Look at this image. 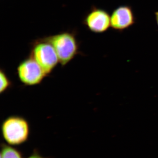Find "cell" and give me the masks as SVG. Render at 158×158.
Listing matches in <instances>:
<instances>
[{
	"label": "cell",
	"mask_w": 158,
	"mask_h": 158,
	"mask_svg": "<svg viewBox=\"0 0 158 158\" xmlns=\"http://www.w3.org/2000/svg\"><path fill=\"white\" fill-rule=\"evenodd\" d=\"M155 15L156 22L157 25L158 27V11L155 12Z\"/></svg>",
	"instance_id": "30bf717a"
},
{
	"label": "cell",
	"mask_w": 158,
	"mask_h": 158,
	"mask_svg": "<svg viewBox=\"0 0 158 158\" xmlns=\"http://www.w3.org/2000/svg\"><path fill=\"white\" fill-rule=\"evenodd\" d=\"M0 93L2 94L6 92V90L11 88L12 84L5 71L2 69L0 70Z\"/></svg>",
	"instance_id": "ba28073f"
},
{
	"label": "cell",
	"mask_w": 158,
	"mask_h": 158,
	"mask_svg": "<svg viewBox=\"0 0 158 158\" xmlns=\"http://www.w3.org/2000/svg\"><path fill=\"white\" fill-rule=\"evenodd\" d=\"M46 41L53 47L62 66L67 65L78 52L76 39L70 33H64L52 36Z\"/></svg>",
	"instance_id": "7a4b0ae2"
},
{
	"label": "cell",
	"mask_w": 158,
	"mask_h": 158,
	"mask_svg": "<svg viewBox=\"0 0 158 158\" xmlns=\"http://www.w3.org/2000/svg\"><path fill=\"white\" fill-rule=\"evenodd\" d=\"M111 27L115 31H122L135 24L136 18L131 6L124 5L114 9L111 15Z\"/></svg>",
	"instance_id": "5b68a950"
},
{
	"label": "cell",
	"mask_w": 158,
	"mask_h": 158,
	"mask_svg": "<svg viewBox=\"0 0 158 158\" xmlns=\"http://www.w3.org/2000/svg\"><path fill=\"white\" fill-rule=\"evenodd\" d=\"M1 158H23L21 153L18 150L9 144L1 145Z\"/></svg>",
	"instance_id": "52a82bcc"
},
{
	"label": "cell",
	"mask_w": 158,
	"mask_h": 158,
	"mask_svg": "<svg viewBox=\"0 0 158 158\" xmlns=\"http://www.w3.org/2000/svg\"><path fill=\"white\" fill-rule=\"evenodd\" d=\"M27 158H44L42 156L40 155V154L37 151L35 150L32 153V154L31 156H29Z\"/></svg>",
	"instance_id": "9c48e42d"
},
{
	"label": "cell",
	"mask_w": 158,
	"mask_h": 158,
	"mask_svg": "<svg viewBox=\"0 0 158 158\" xmlns=\"http://www.w3.org/2000/svg\"><path fill=\"white\" fill-rule=\"evenodd\" d=\"M17 73L20 81L27 86L39 85L48 76L31 56L19 63L17 67Z\"/></svg>",
	"instance_id": "277c9868"
},
{
	"label": "cell",
	"mask_w": 158,
	"mask_h": 158,
	"mask_svg": "<svg viewBox=\"0 0 158 158\" xmlns=\"http://www.w3.org/2000/svg\"><path fill=\"white\" fill-rule=\"evenodd\" d=\"M2 135L6 143L11 146H17L27 141L30 135L28 122L22 116H10L3 121Z\"/></svg>",
	"instance_id": "6da1fadb"
},
{
	"label": "cell",
	"mask_w": 158,
	"mask_h": 158,
	"mask_svg": "<svg viewBox=\"0 0 158 158\" xmlns=\"http://www.w3.org/2000/svg\"><path fill=\"white\" fill-rule=\"evenodd\" d=\"M31 57L41 66L47 75L52 72L59 62L58 55L53 47L46 41L34 46Z\"/></svg>",
	"instance_id": "3957f363"
},
{
	"label": "cell",
	"mask_w": 158,
	"mask_h": 158,
	"mask_svg": "<svg viewBox=\"0 0 158 158\" xmlns=\"http://www.w3.org/2000/svg\"><path fill=\"white\" fill-rule=\"evenodd\" d=\"M111 15L101 9L94 8L85 19V24L91 32L102 34L107 31L111 27Z\"/></svg>",
	"instance_id": "8992f818"
}]
</instances>
